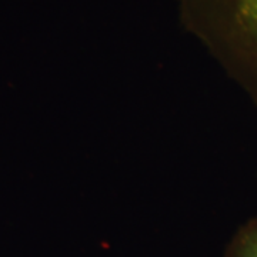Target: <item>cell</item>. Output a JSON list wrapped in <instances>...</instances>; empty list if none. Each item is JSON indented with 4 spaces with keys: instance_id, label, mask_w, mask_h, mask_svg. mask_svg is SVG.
I'll return each instance as SVG.
<instances>
[{
    "instance_id": "6da1fadb",
    "label": "cell",
    "mask_w": 257,
    "mask_h": 257,
    "mask_svg": "<svg viewBox=\"0 0 257 257\" xmlns=\"http://www.w3.org/2000/svg\"><path fill=\"white\" fill-rule=\"evenodd\" d=\"M194 32L257 76V0H183Z\"/></svg>"
},
{
    "instance_id": "7a4b0ae2",
    "label": "cell",
    "mask_w": 257,
    "mask_h": 257,
    "mask_svg": "<svg viewBox=\"0 0 257 257\" xmlns=\"http://www.w3.org/2000/svg\"><path fill=\"white\" fill-rule=\"evenodd\" d=\"M224 257H257V217L250 219L236 230Z\"/></svg>"
}]
</instances>
